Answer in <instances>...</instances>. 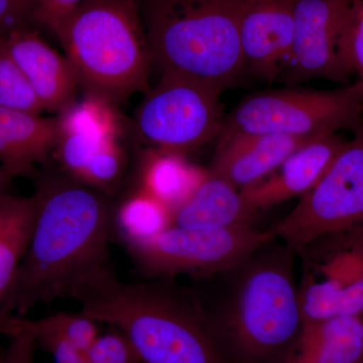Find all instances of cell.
I'll list each match as a JSON object with an SVG mask.
<instances>
[{
    "instance_id": "1",
    "label": "cell",
    "mask_w": 363,
    "mask_h": 363,
    "mask_svg": "<svg viewBox=\"0 0 363 363\" xmlns=\"http://www.w3.org/2000/svg\"><path fill=\"white\" fill-rule=\"evenodd\" d=\"M33 179L32 238L0 304L1 314L26 316L35 306L71 298L83 279L109 262L112 197L54 172L50 164Z\"/></svg>"
},
{
    "instance_id": "2",
    "label": "cell",
    "mask_w": 363,
    "mask_h": 363,
    "mask_svg": "<svg viewBox=\"0 0 363 363\" xmlns=\"http://www.w3.org/2000/svg\"><path fill=\"white\" fill-rule=\"evenodd\" d=\"M274 240L190 286L227 363L284 362L302 331L294 252Z\"/></svg>"
},
{
    "instance_id": "3",
    "label": "cell",
    "mask_w": 363,
    "mask_h": 363,
    "mask_svg": "<svg viewBox=\"0 0 363 363\" xmlns=\"http://www.w3.org/2000/svg\"><path fill=\"white\" fill-rule=\"evenodd\" d=\"M70 298L85 316L121 332L143 363H227L192 289L176 278L123 281L108 262Z\"/></svg>"
},
{
    "instance_id": "4",
    "label": "cell",
    "mask_w": 363,
    "mask_h": 363,
    "mask_svg": "<svg viewBox=\"0 0 363 363\" xmlns=\"http://www.w3.org/2000/svg\"><path fill=\"white\" fill-rule=\"evenodd\" d=\"M52 32L85 95L116 106L150 90L154 60L138 0H84Z\"/></svg>"
},
{
    "instance_id": "5",
    "label": "cell",
    "mask_w": 363,
    "mask_h": 363,
    "mask_svg": "<svg viewBox=\"0 0 363 363\" xmlns=\"http://www.w3.org/2000/svg\"><path fill=\"white\" fill-rule=\"evenodd\" d=\"M247 0H138L154 63L233 87L247 72L241 16Z\"/></svg>"
},
{
    "instance_id": "6",
    "label": "cell",
    "mask_w": 363,
    "mask_h": 363,
    "mask_svg": "<svg viewBox=\"0 0 363 363\" xmlns=\"http://www.w3.org/2000/svg\"><path fill=\"white\" fill-rule=\"evenodd\" d=\"M363 126V81L333 90H267L241 100L220 135L277 133L306 138L353 133Z\"/></svg>"
},
{
    "instance_id": "7",
    "label": "cell",
    "mask_w": 363,
    "mask_h": 363,
    "mask_svg": "<svg viewBox=\"0 0 363 363\" xmlns=\"http://www.w3.org/2000/svg\"><path fill=\"white\" fill-rule=\"evenodd\" d=\"M221 86L162 72L135 111V130L149 149L186 155L220 135L225 112Z\"/></svg>"
},
{
    "instance_id": "8",
    "label": "cell",
    "mask_w": 363,
    "mask_h": 363,
    "mask_svg": "<svg viewBox=\"0 0 363 363\" xmlns=\"http://www.w3.org/2000/svg\"><path fill=\"white\" fill-rule=\"evenodd\" d=\"M253 226L187 228L172 225L149 240L124 245L133 266L147 279L178 274L206 276L233 267L274 240Z\"/></svg>"
},
{
    "instance_id": "9",
    "label": "cell",
    "mask_w": 363,
    "mask_h": 363,
    "mask_svg": "<svg viewBox=\"0 0 363 363\" xmlns=\"http://www.w3.org/2000/svg\"><path fill=\"white\" fill-rule=\"evenodd\" d=\"M363 226V126L319 183L269 230L294 252L313 241Z\"/></svg>"
},
{
    "instance_id": "10",
    "label": "cell",
    "mask_w": 363,
    "mask_h": 363,
    "mask_svg": "<svg viewBox=\"0 0 363 363\" xmlns=\"http://www.w3.org/2000/svg\"><path fill=\"white\" fill-rule=\"evenodd\" d=\"M354 0H295L292 55L283 71L286 85L323 79L350 84L352 74L339 42Z\"/></svg>"
},
{
    "instance_id": "11",
    "label": "cell",
    "mask_w": 363,
    "mask_h": 363,
    "mask_svg": "<svg viewBox=\"0 0 363 363\" xmlns=\"http://www.w3.org/2000/svg\"><path fill=\"white\" fill-rule=\"evenodd\" d=\"M295 0H247L241 16V52L247 72L274 82L291 58Z\"/></svg>"
},
{
    "instance_id": "12",
    "label": "cell",
    "mask_w": 363,
    "mask_h": 363,
    "mask_svg": "<svg viewBox=\"0 0 363 363\" xmlns=\"http://www.w3.org/2000/svg\"><path fill=\"white\" fill-rule=\"evenodd\" d=\"M219 136L220 140L208 172L240 191L264 180L296 150L319 138L277 133Z\"/></svg>"
},
{
    "instance_id": "13",
    "label": "cell",
    "mask_w": 363,
    "mask_h": 363,
    "mask_svg": "<svg viewBox=\"0 0 363 363\" xmlns=\"http://www.w3.org/2000/svg\"><path fill=\"white\" fill-rule=\"evenodd\" d=\"M1 35L7 51L26 74L45 111H65L77 100V78L65 56L33 30L21 26Z\"/></svg>"
},
{
    "instance_id": "14",
    "label": "cell",
    "mask_w": 363,
    "mask_h": 363,
    "mask_svg": "<svg viewBox=\"0 0 363 363\" xmlns=\"http://www.w3.org/2000/svg\"><path fill=\"white\" fill-rule=\"evenodd\" d=\"M54 152L60 171L74 181L109 197L121 187L128 167L121 135L94 131L60 133Z\"/></svg>"
},
{
    "instance_id": "15",
    "label": "cell",
    "mask_w": 363,
    "mask_h": 363,
    "mask_svg": "<svg viewBox=\"0 0 363 363\" xmlns=\"http://www.w3.org/2000/svg\"><path fill=\"white\" fill-rule=\"evenodd\" d=\"M346 143L340 133L316 138L296 150L266 179L241 190V195L255 210L301 198L323 178Z\"/></svg>"
},
{
    "instance_id": "16",
    "label": "cell",
    "mask_w": 363,
    "mask_h": 363,
    "mask_svg": "<svg viewBox=\"0 0 363 363\" xmlns=\"http://www.w3.org/2000/svg\"><path fill=\"white\" fill-rule=\"evenodd\" d=\"M56 117L0 107V168L13 179H33L50 164L59 140Z\"/></svg>"
},
{
    "instance_id": "17",
    "label": "cell",
    "mask_w": 363,
    "mask_h": 363,
    "mask_svg": "<svg viewBox=\"0 0 363 363\" xmlns=\"http://www.w3.org/2000/svg\"><path fill=\"white\" fill-rule=\"evenodd\" d=\"M257 210L240 191L209 172L194 193L173 211V225L187 228L252 226Z\"/></svg>"
},
{
    "instance_id": "18",
    "label": "cell",
    "mask_w": 363,
    "mask_h": 363,
    "mask_svg": "<svg viewBox=\"0 0 363 363\" xmlns=\"http://www.w3.org/2000/svg\"><path fill=\"white\" fill-rule=\"evenodd\" d=\"M363 321L359 316L303 324L297 342L283 363H360Z\"/></svg>"
},
{
    "instance_id": "19",
    "label": "cell",
    "mask_w": 363,
    "mask_h": 363,
    "mask_svg": "<svg viewBox=\"0 0 363 363\" xmlns=\"http://www.w3.org/2000/svg\"><path fill=\"white\" fill-rule=\"evenodd\" d=\"M208 171L190 164L186 156L167 150H145L136 187L161 201L173 213L194 193Z\"/></svg>"
},
{
    "instance_id": "20",
    "label": "cell",
    "mask_w": 363,
    "mask_h": 363,
    "mask_svg": "<svg viewBox=\"0 0 363 363\" xmlns=\"http://www.w3.org/2000/svg\"><path fill=\"white\" fill-rule=\"evenodd\" d=\"M35 217L33 195L0 197V304L30 245Z\"/></svg>"
},
{
    "instance_id": "21",
    "label": "cell",
    "mask_w": 363,
    "mask_h": 363,
    "mask_svg": "<svg viewBox=\"0 0 363 363\" xmlns=\"http://www.w3.org/2000/svg\"><path fill=\"white\" fill-rule=\"evenodd\" d=\"M298 304L303 324L358 316L363 312V278L346 283L328 277L317 281L304 276L298 286Z\"/></svg>"
},
{
    "instance_id": "22",
    "label": "cell",
    "mask_w": 363,
    "mask_h": 363,
    "mask_svg": "<svg viewBox=\"0 0 363 363\" xmlns=\"http://www.w3.org/2000/svg\"><path fill=\"white\" fill-rule=\"evenodd\" d=\"M172 225L171 210L143 189L136 187L114 203L112 233L123 245L149 240Z\"/></svg>"
},
{
    "instance_id": "23",
    "label": "cell",
    "mask_w": 363,
    "mask_h": 363,
    "mask_svg": "<svg viewBox=\"0 0 363 363\" xmlns=\"http://www.w3.org/2000/svg\"><path fill=\"white\" fill-rule=\"evenodd\" d=\"M98 323L82 312H60L40 319L0 313V335L32 337L37 342L44 338L65 339L77 347L87 350L97 337Z\"/></svg>"
},
{
    "instance_id": "24",
    "label": "cell",
    "mask_w": 363,
    "mask_h": 363,
    "mask_svg": "<svg viewBox=\"0 0 363 363\" xmlns=\"http://www.w3.org/2000/svg\"><path fill=\"white\" fill-rule=\"evenodd\" d=\"M0 107L40 116L44 111L32 84L0 35Z\"/></svg>"
},
{
    "instance_id": "25",
    "label": "cell",
    "mask_w": 363,
    "mask_h": 363,
    "mask_svg": "<svg viewBox=\"0 0 363 363\" xmlns=\"http://www.w3.org/2000/svg\"><path fill=\"white\" fill-rule=\"evenodd\" d=\"M339 52L347 70L363 81V0H354L339 42Z\"/></svg>"
},
{
    "instance_id": "26",
    "label": "cell",
    "mask_w": 363,
    "mask_h": 363,
    "mask_svg": "<svg viewBox=\"0 0 363 363\" xmlns=\"http://www.w3.org/2000/svg\"><path fill=\"white\" fill-rule=\"evenodd\" d=\"M86 354L89 363H143L128 339L112 327L98 334Z\"/></svg>"
},
{
    "instance_id": "27",
    "label": "cell",
    "mask_w": 363,
    "mask_h": 363,
    "mask_svg": "<svg viewBox=\"0 0 363 363\" xmlns=\"http://www.w3.org/2000/svg\"><path fill=\"white\" fill-rule=\"evenodd\" d=\"M83 1L84 0H30L32 25L37 23L52 30L64 16Z\"/></svg>"
},
{
    "instance_id": "28",
    "label": "cell",
    "mask_w": 363,
    "mask_h": 363,
    "mask_svg": "<svg viewBox=\"0 0 363 363\" xmlns=\"http://www.w3.org/2000/svg\"><path fill=\"white\" fill-rule=\"evenodd\" d=\"M30 0H0V35L32 26Z\"/></svg>"
},
{
    "instance_id": "29",
    "label": "cell",
    "mask_w": 363,
    "mask_h": 363,
    "mask_svg": "<svg viewBox=\"0 0 363 363\" xmlns=\"http://www.w3.org/2000/svg\"><path fill=\"white\" fill-rule=\"evenodd\" d=\"M35 343L52 355L55 363H89L86 350H81L65 339L44 338Z\"/></svg>"
},
{
    "instance_id": "30",
    "label": "cell",
    "mask_w": 363,
    "mask_h": 363,
    "mask_svg": "<svg viewBox=\"0 0 363 363\" xmlns=\"http://www.w3.org/2000/svg\"><path fill=\"white\" fill-rule=\"evenodd\" d=\"M9 340L6 347L0 351V363H35L38 345L32 337L16 335Z\"/></svg>"
},
{
    "instance_id": "31",
    "label": "cell",
    "mask_w": 363,
    "mask_h": 363,
    "mask_svg": "<svg viewBox=\"0 0 363 363\" xmlns=\"http://www.w3.org/2000/svg\"><path fill=\"white\" fill-rule=\"evenodd\" d=\"M13 177L0 168V197L13 193Z\"/></svg>"
},
{
    "instance_id": "32",
    "label": "cell",
    "mask_w": 363,
    "mask_h": 363,
    "mask_svg": "<svg viewBox=\"0 0 363 363\" xmlns=\"http://www.w3.org/2000/svg\"><path fill=\"white\" fill-rule=\"evenodd\" d=\"M360 363H363V360H362V362H360Z\"/></svg>"
}]
</instances>
